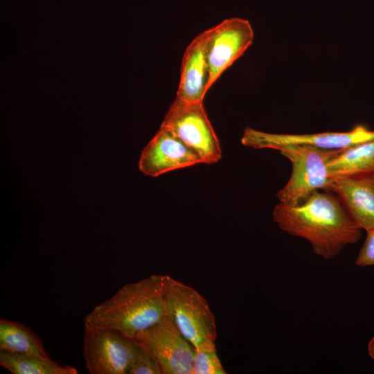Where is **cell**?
Returning <instances> with one entry per match:
<instances>
[{
	"mask_svg": "<svg viewBox=\"0 0 374 374\" xmlns=\"http://www.w3.org/2000/svg\"><path fill=\"white\" fill-rule=\"evenodd\" d=\"M26 353L49 358L42 341L23 324L0 319V351Z\"/></svg>",
	"mask_w": 374,
	"mask_h": 374,
	"instance_id": "cell-14",
	"label": "cell"
},
{
	"mask_svg": "<svg viewBox=\"0 0 374 374\" xmlns=\"http://www.w3.org/2000/svg\"><path fill=\"white\" fill-rule=\"evenodd\" d=\"M366 232V239L355 262L359 267L374 265V229Z\"/></svg>",
	"mask_w": 374,
	"mask_h": 374,
	"instance_id": "cell-18",
	"label": "cell"
},
{
	"mask_svg": "<svg viewBox=\"0 0 374 374\" xmlns=\"http://www.w3.org/2000/svg\"><path fill=\"white\" fill-rule=\"evenodd\" d=\"M161 126L197 152L203 163H215L222 158L220 144L203 102H186L176 96Z\"/></svg>",
	"mask_w": 374,
	"mask_h": 374,
	"instance_id": "cell-5",
	"label": "cell"
},
{
	"mask_svg": "<svg viewBox=\"0 0 374 374\" xmlns=\"http://www.w3.org/2000/svg\"><path fill=\"white\" fill-rule=\"evenodd\" d=\"M166 314L194 348L215 343V318L205 298L193 287L168 276Z\"/></svg>",
	"mask_w": 374,
	"mask_h": 374,
	"instance_id": "cell-3",
	"label": "cell"
},
{
	"mask_svg": "<svg viewBox=\"0 0 374 374\" xmlns=\"http://www.w3.org/2000/svg\"><path fill=\"white\" fill-rule=\"evenodd\" d=\"M329 191L335 193L362 229H374V172L332 178Z\"/></svg>",
	"mask_w": 374,
	"mask_h": 374,
	"instance_id": "cell-12",
	"label": "cell"
},
{
	"mask_svg": "<svg viewBox=\"0 0 374 374\" xmlns=\"http://www.w3.org/2000/svg\"><path fill=\"white\" fill-rule=\"evenodd\" d=\"M217 354L215 343L194 348L191 374H226Z\"/></svg>",
	"mask_w": 374,
	"mask_h": 374,
	"instance_id": "cell-16",
	"label": "cell"
},
{
	"mask_svg": "<svg viewBox=\"0 0 374 374\" xmlns=\"http://www.w3.org/2000/svg\"><path fill=\"white\" fill-rule=\"evenodd\" d=\"M83 353L91 374H127L141 350L136 341L84 323Z\"/></svg>",
	"mask_w": 374,
	"mask_h": 374,
	"instance_id": "cell-6",
	"label": "cell"
},
{
	"mask_svg": "<svg viewBox=\"0 0 374 374\" xmlns=\"http://www.w3.org/2000/svg\"><path fill=\"white\" fill-rule=\"evenodd\" d=\"M272 219L288 234L307 240L314 253L326 260L337 256L346 245L356 243L362 235V229L340 199L327 191H315L298 206L277 204Z\"/></svg>",
	"mask_w": 374,
	"mask_h": 374,
	"instance_id": "cell-1",
	"label": "cell"
},
{
	"mask_svg": "<svg viewBox=\"0 0 374 374\" xmlns=\"http://www.w3.org/2000/svg\"><path fill=\"white\" fill-rule=\"evenodd\" d=\"M208 30L199 34L186 48L177 97L186 102H203L211 87L208 59Z\"/></svg>",
	"mask_w": 374,
	"mask_h": 374,
	"instance_id": "cell-11",
	"label": "cell"
},
{
	"mask_svg": "<svg viewBox=\"0 0 374 374\" xmlns=\"http://www.w3.org/2000/svg\"><path fill=\"white\" fill-rule=\"evenodd\" d=\"M374 139V130L359 125L344 132L316 134H274L247 127L243 132L242 145L256 149L278 150L284 146H306L326 150H344Z\"/></svg>",
	"mask_w": 374,
	"mask_h": 374,
	"instance_id": "cell-8",
	"label": "cell"
},
{
	"mask_svg": "<svg viewBox=\"0 0 374 374\" xmlns=\"http://www.w3.org/2000/svg\"><path fill=\"white\" fill-rule=\"evenodd\" d=\"M128 373L162 374V371L154 358L150 353L141 348Z\"/></svg>",
	"mask_w": 374,
	"mask_h": 374,
	"instance_id": "cell-17",
	"label": "cell"
},
{
	"mask_svg": "<svg viewBox=\"0 0 374 374\" xmlns=\"http://www.w3.org/2000/svg\"><path fill=\"white\" fill-rule=\"evenodd\" d=\"M168 275H151L125 285L84 318L93 327L116 330L134 339L166 314Z\"/></svg>",
	"mask_w": 374,
	"mask_h": 374,
	"instance_id": "cell-2",
	"label": "cell"
},
{
	"mask_svg": "<svg viewBox=\"0 0 374 374\" xmlns=\"http://www.w3.org/2000/svg\"><path fill=\"white\" fill-rule=\"evenodd\" d=\"M159 364L162 374H191L194 348L167 315L134 338Z\"/></svg>",
	"mask_w": 374,
	"mask_h": 374,
	"instance_id": "cell-7",
	"label": "cell"
},
{
	"mask_svg": "<svg viewBox=\"0 0 374 374\" xmlns=\"http://www.w3.org/2000/svg\"><path fill=\"white\" fill-rule=\"evenodd\" d=\"M199 163H203V161L197 152L170 130L161 126L143 150L139 168L144 175L156 177Z\"/></svg>",
	"mask_w": 374,
	"mask_h": 374,
	"instance_id": "cell-10",
	"label": "cell"
},
{
	"mask_svg": "<svg viewBox=\"0 0 374 374\" xmlns=\"http://www.w3.org/2000/svg\"><path fill=\"white\" fill-rule=\"evenodd\" d=\"M208 30V59L211 87L251 46L254 35L249 21L238 17L225 19Z\"/></svg>",
	"mask_w": 374,
	"mask_h": 374,
	"instance_id": "cell-9",
	"label": "cell"
},
{
	"mask_svg": "<svg viewBox=\"0 0 374 374\" xmlns=\"http://www.w3.org/2000/svg\"><path fill=\"white\" fill-rule=\"evenodd\" d=\"M368 352L370 357L374 359V336L372 337L368 345Z\"/></svg>",
	"mask_w": 374,
	"mask_h": 374,
	"instance_id": "cell-19",
	"label": "cell"
},
{
	"mask_svg": "<svg viewBox=\"0 0 374 374\" xmlns=\"http://www.w3.org/2000/svg\"><path fill=\"white\" fill-rule=\"evenodd\" d=\"M278 150L292 164L290 177L276 194L279 203L298 206L304 203L315 191H329L332 178L328 163L340 150H326L306 146H284Z\"/></svg>",
	"mask_w": 374,
	"mask_h": 374,
	"instance_id": "cell-4",
	"label": "cell"
},
{
	"mask_svg": "<svg viewBox=\"0 0 374 374\" xmlns=\"http://www.w3.org/2000/svg\"><path fill=\"white\" fill-rule=\"evenodd\" d=\"M327 167L330 178L374 172V139L340 150Z\"/></svg>",
	"mask_w": 374,
	"mask_h": 374,
	"instance_id": "cell-13",
	"label": "cell"
},
{
	"mask_svg": "<svg viewBox=\"0 0 374 374\" xmlns=\"http://www.w3.org/2000/svg\"><path fill=\"white\" fill-rule=\"evenodd\" d=\"M0 364L13 374H77L76 368L26 353L0 351Z\"/></svg>",
	"mask_w": 374,
	"mask_h": 374,
	"instance_id": "cell-15",
	"label": "cell"
}]
</instances>
